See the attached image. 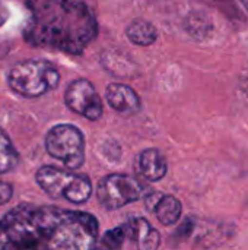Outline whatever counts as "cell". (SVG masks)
<instances>
[{
	"label": "cell",
	"mask_w": 248,
	"mask_h": 250,
	"mask_svg": "<svg viewBox=\"0 0 248 250\" xmlns=\"http://www.w3.org/2000/svg\"><path fill=\"white\" fill-rule=\"evenodd\" d=\"M99 221L89 212L19 204L0 218V250H85L98 245Z\"/></svg>",
	"instance_id": "6da1fadb"
},
{
	"label": "cell",
	"mask_w": 248,
	"mask_h": 250,
	"mask_svg": "<svg viewBox=\"0 0 248 250\" xmlns=\"http://www.w3.org/2000/svg\"><path fill=\"white\" fill-rule=\"evenodd\" d=\"M23 41L32 47L80 56L98 37V21L83 0H26Z\"/></svg>",
	"instance_id": "7a4b0ae2"
},
{
	"label": "cell",
	"mask_w": 248,
	"mask_h": 250,
	"mask_svg": "<svg viewBox=\"0 0 248 250\" xmlns=\"http://www.w3.org/2000/svg\"><path fill=\"white\" fill-rule=\"evenodd\" d=\"M9 88L23 98H39L61 81L58 69L44 59H26L13 64L6 76Z\"/></svg>",
	"instance_id": "3957f363"
},
{
	"label": "cell",
	"mask_w": 248,
	"mask_h": 250,
	"mask_svg": "<svg viewBox=\"0 0 248 250\" xmlns=\"http://www.w3.org/2000/svg\"><path fill=\"white\" fill-rule=\"evenodd\" d=\"M35 182L48 198H63L75 205L86 204L94 193V185L86 174H77L66 167L42 166L35 173Z\"/></svg>",
	"instance_id": "277c9868"
},
{
	"label": "cell",
	"mask_w": 248,
	"mask_h": 250,
	"mask_svg": "<svg viewBox=\"0 0 248 250\" xmlns=\"http://www.w3.org/2000/svg\"><path fill=\"white\" fill-rule=\"evenodd\" d=\"M96 246L111 250H156L161 246V234L143 217H133L111 230H107Z\"/></svg>",
	"instance_id": "5b68a950"
},
{
	"label": "cell",
	"mask_w": 248,
	"mask_h": 250,
	"mask_svg": "<svg viewBox=\"0 0 248 250\" xmlns=\"http://www.w3.org/2000/svg\"><path fill=\"white\" fill-rule=\"evenodd\" d=\"M152 192L146 182L123 173L104 176L96 185V199L102 208L117 211L129 204L145 199Z\"/></svg>",
	"instance_id": "8992f818"
},
{
	"label": "cell",
	"mask_w": 248,
	"mask_h": 250,
	"mask_svg": "<svg viewBox=\"0 0 248 250\" xmlns=\"http://www.w3.org/2000/svg\"><path fill=\"white\" fill-rule=\"evenodd\" d=\"M45 152L69 170H77L85 163V135L70 123H58L48 129L44 139Z\"/></svg>",
	"instance_id": "52a82bcc"
},
{
	"label": "cell",
	"mask_w": 248,
	"mask_h": 250,
	"mask_svg": "<svg viewBox=\"0 0 248 250\" xmlns=\"http://www.w3.org/2000/svg\"><path fill=\"white\" fill-rule=\"evenodd\" d=\"M66 107L91 122H98L104 114V103L95 89L94 83L88 79L79 78L72 81L64 91Z\"/></svg>",
	"instance_id": "ba28073f"
},
{
	"label": "cell",
	"mask_w": 248,
	"mask_h": 250,
	"mask_svg": "<svg viewBox=\"0 0 248 250\" xmlns=\"http://www.w3.org/2000/svg\"><path fill=\"white\" fill-rule=\"evenodd\" d=\"M134 170L140 179L151 183H156L167 176L168 163L165 155L159 149L146 148L139 152L134 163Z\"/></svg>",
	"instance_id": "9c48e42d"
},
{
	"label": "cell",
	"mask_w": 248,
	"mask_h": 250,
	"mask_svg": "<svg viewBox=\"0 0 248 250\" xmlns=\"http://www.w3.org/2000/svg\"><path fill=\"white\" fill-rule=\"evenodd\" d=\"M107 104L120 114H136L142 110L139 94L126 83H110L105 88Z\"/></svg>",
	"instance_id": "30bf717a"
},
{
	"label": "cell",
	"mask_w": 248,
	"mask_h": 250,
	"mask_svg": "<svg viewBox=\"0 0 248 250\" xmlns=\"http://www.w3.org/2000/svg\"><path fill=\"white\" fill-rule=\"evenodd\" d=\"M149 196L153 199V205L149 209L155 212L156 220L162 226L170 227L180 221V218L183 215V205L175 196L161 195V193H156L155 190H152L149 193Z\"/></svg>",
	"instance_id": "8fae6325"
},
{
	"label": "cell",
	"mask_w": 248,
	"mask_h": 250,
	"mask_svg": "<svg viewBox=\"0 0 248 250\" xmlns=\"http://www.w3.org/2000/svg\"><path fill=\"white\" fill-rule=\"evenodd\" d=\"M101 63L105 67V70H108L113 76H120V78H136L137 75V69L134 62L120 53V50L117 53L113 51H104L101 56Z\"/></svg>",
	"instance_id": "7c38bea8"
},
{
	"label": "cell",
	"mask_w": 248,
	"mask_h": 250,
	"mask_svg": "<svg viewBox=\"0 0 248 250\" xmlns=\"http://www.w3.org/2000/svg\"><path fill=\"white\" fill-rule=\"evenodd\" d=\"M126 37L134 45L149 47L158 40V29L152 22L142 18H136L127 25Z\"/></svg>",
	"instance_id": "4fadbf2b"
},
{
	"label": "cell",
	"mask_w": 248,
	"mask_h": 250,
	"mask_svg": "<svg viewBox=\"0 0 248 250\" xmlns=\"http://www.w3.org/2000/svg\"><path fill=\"white\" fill-rule=\"evenodd\" d=\"M20 161L19 151L16 149L9 133L0 126V176L13 171Z\"/></svg>",
	"instance_id": "5bb4252c"
},
{
	"label": "cell",
	"mask_w": 248,
	"mask_h": 250,
	"mask_svg": "<svg viewBox=\"0 0 248 250\" xmlns=\"http://www.w3.org/2000/svg\"><path fill=\"white\" fill-rule=\"evenodd\" d=\"M12 198H13V186L7 182L0 180V208L7 202H10Z\"/></svg>",
	"instance_id": "9a60e30c"
},
{
	"label": "cell",
	"mask_w": 248,
	"mask_h": 250,
	"mask_svg": "<svg viewBox=\"0 0 248 250\" xmlns=\"http://www.w3.org/2000/svg\"><path fill=\"white\" fill-rule=\"evenodd\" d=\"M7 18H9V10H7V7L4 4L0 3V26L4 25V22L7 21Z\"/></svg>",
	"instance_id": "2e32d148"
},
{
	"label": "cell",
	"mask_w": 248,
	"mask_h": 250,
	"mask_svg": "<svg viewBox=\"0 0 248 250\" xmlns=\"http://www.w3.org/2000/svg\"><path fill=\"white\" fill-rule=\"evenodd\" d=\"M240 1L243 3V6H244V7L247 9V12H248V0H240Z\"/></svg>",
	"instance_id": "e0dca14e"
}]
</instances>
